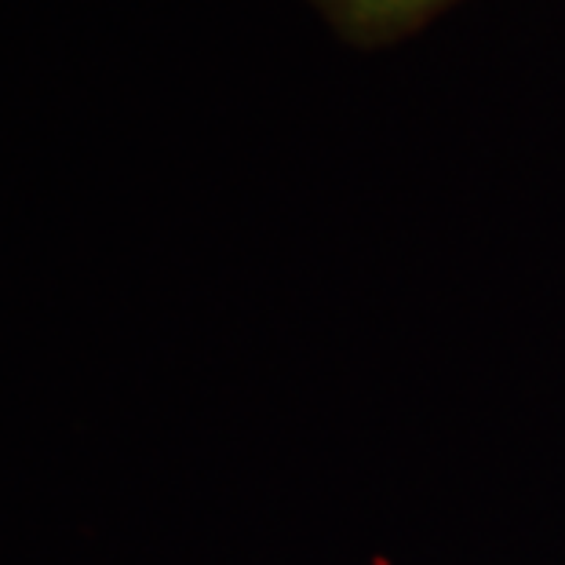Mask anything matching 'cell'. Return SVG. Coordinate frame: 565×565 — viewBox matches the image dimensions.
I'll list each match as a JSON object with an SVG mask.
<instances>
[{
  "mask_svg": "<svg viewBox=\"0 0 565 565\" xmlns=\"http://www.w3.org/2000/svg\"><path fill=\"white\" fill-rule=\"evenodd\" d=\"M335 33L354 44H391L408 38L456 0H310Z\"/></svg>",
  "mask_w": 565,
  "mask_h": 565,
  "instance_id": "1",
  "label": "cell"
}]
</instances>
